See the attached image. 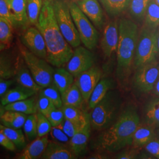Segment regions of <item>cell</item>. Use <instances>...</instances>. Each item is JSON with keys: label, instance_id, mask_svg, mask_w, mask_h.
I'll return each instance as SVG.
<instances>
[{"label": "cell", "instance_id": "1", "mask_svg": "<svg viewBox=\"0 0 159 159\" xmlns=\"http://www.w3.org/2000/svg\"><path fill=\"white\" fill-rule=\"evenodd\" d=\"M35 27L43 34L46 42V60L53 67H63L73 56L74 50L64 39L58 26L52 0L43 1Z\"/></svg>", "mask_w": 159, "mask_h": 159}, {"label": "cell", "instance_id": "2", "mask_svg": "<svg viewBox=\"0 0 159 159\" xmlns=\"http://www.w3.org/2000/svg\"><path fill=\"white\" fill-rule=\"evenodd\" d=\"M140 124L137 108L132 105L126 107L113 124L102 132L98 140L100 147L109 152H115L130 146L133 134Z\"/></svg>", "mask_w": 159, "mask_h": 159}, {"label": "cell", "instance_id": "3", "mask_svg": "<svg viewBox=\"0 0 159 159\" xmlns=\"http://www.w3.org/2000/svg\"><path fill=\"white\" fill-rule=\"evenodd\" d=\"M119 31L116 74L117 79L123 82L130 74L139 39L138 27L132 20L122 18L119 23Z\"/></svg>", "mask_w": 159, "mask_h": 159}, {"label": "cell", "instance_id": "4", "mask_svg": "<svg viewBox=\"0 0 159 159\" xmlns=\"http://www.w3.org/2000/svg\"><path fill=\"white\" fill-rule=\"evenodd\" d=\"M122 99L117 90H110L97 102L90 114L91 128L97 131L106 130L119 116Z\"/></svg>", "mask_w": 159, "mask_h": 159}, {"label": "cell", "instance_id": "5", "mask_svg": "<svg viewBox=\"0 0 159 159\" xmlns=\"http://www.w3.org/2000/svg\"><path fill=\"white\" fill-rule=\"evenodd\" d=\"M20 51L24 62L32 74L35 82L42 88L52 84L54 68L46 59L37 57L24 46H20Z\"/></svg>", "mask_w": 159, "mask_h": 159}, {"label": "cell", "instance_id": "6", "mask_svg": "<svg viewBox=\"0 0 159 159\" xmlns=\"http://www.w3.org/2000/svg\"><path fill=\"white\" fill-rule=\"evenodd\" d=\"M68 5L81 43L89 50L94 49L98 45L99 40L98 32L96 27L81 10L76 2L70 1Z\"/></svg>", "mask_w": 159, "mask_h": 159}, {"label": "cell", "instance_id": "7", "mask_svg": "<svg viewBox=\"0 0 159 159\" xmlns=\"http://www.w3.org/2000/svg\"><path fill=\"white\" fill-rule=\"evenodd\" d=\"M52 6L58 26L64 39L73 48L78 47L81 41L68 4L61 0H55L52 1Z\"/></svg>", "mask_w": 159, "mask_h": 159}, {"label": "cell", "instance_id": "8", "mask_svg": "<svg viewBox=\"0 0 159 159\" xmlns=\"http://www.w3.org/2000/svg\"><path fill=\"white\" fill-rule=\"evenodd\" d=\"M157 53L156 32L147 27L143 29L139 37L134 54L135 67L155 61Z\"/></svg>", "mask_w": 159, "mask_h": 159}, {"label": "cell", "instance_id": "9", "mask_svg": "<svg viewBox=\"0 0 159 159\" xmlns=\"http://www.w3.org/2000/svg\"><path fill=\"white\" fill-rule=\"evenodd\" d=\"M159 77V62L155 60L136 68L133 80L134 86L140 93L147 94L153 91Z\"/></svg>", "mask_w": 159, "mask_h": 159}, {"label": "cell", "instance_id": "10", "mask_svg": "<svg viewBox=\"0 0 159 159\" xmlns=\"http://www.w3.org/2000/svg\"><path fill=\"white\" fill-rule=\"evenodd\" d=\"M94 57L90 50L79 46L74 50L73 56L66 63V69L74 77L94 66Z\"/></svg>", "mask_w": 159, "mask_h": 159}, {"label": "cell", "instance_id": "11", "mask_svg": "<svg viewBox=\"0 0 159 159\" xmlns=\"http://www.w3.org/2000/svg\"><path fill=\"white\" fill-rule=\"evenodd\" d=\"M23 45L37 57L47 58V48L44 37L35 26L25 30L21 37Z\"/></svg>", "mask_w": 159, "mask_h": 159}, {"label": "cell", "instance_id": "12", "mask_svg": "<svg viewBox=\"0 0 159 159\" xmlns=\"http://www.w3.org/2000/svg\"><path fill=\"white\" fill-rule=\"evenodd\" d=\"M102 72L97 67L93 66L76 77L75 84L81 91L84 101H89L96 85L101 80Z\"/></svg>", "mask_w": 159, "mask_h": 159}, {"label": "cell", "instance_id": "13", "mask_svg": "<svg viewBox=\"0 0 159 159\" xmlns=\"http://www.w3.org/2000/svg\"><path fill=\"white\" fill-rule=\"evenodd\" d=\"M119 40V23L116 21L108 22L103 28L100 44L102 52L106 57L110 58L117 51Z\"/></svg>", "mask_w": 159, "mask_h": 159}, {"label": "cell", "instance_id": "14", "mask_svg": "<svg viewBox=\"0 0 159 159\" xmlns=\"http://www.w3.org/2000/svg\"><path fill=\"white\" fill-rule=\"evenodd\" d=\"M76 3L96 29H103L105 16L98 0H78Z\"/></svg>", "mask_w": 159, "mask_h": 159}, {"label": "cell", "instance_id": "15", "mask_svg": "<svg viewBox=\"0 0 159 159\" xmlns=\"http://www.w3.org/2000/svg\"><path fill=\"white\" fill-rule=\"evenodd\" d=\"M49 141L48 135L37 137L28 145H26L22 152L17 154L15 158L17 159H40L44 153Z\"/></svg>", "mask_w": 159, "mask_h": 159}, {"label": "cell", "instance_id": "16", "mask_svg": "<svg viewBox=\"0 0 159 159\" xmlns=\"http://www.w3.org/2000/svg\"><path fill=\"white\" fill-rule=\"evenodd\" d=\"M77 156L67 144L55 141H49L41 159H73Z\"/></svg>", "mask_w": 159, "mask_h": 159}, {"label": "cell", "instance_id": "17", "mask_svg": "<svg viewBox=\"0 0 159 159\" xmlns=\"http://www.w3.org/2000/svg\"><path fill=\"white\" fill-rule=\"evenodd\" d=\"M90 120L84 126L70 138L68 146L76 156L83 153L86 148L91 133Z\"/></svg>", "mask_w": 159, "mask_h": 159}, {"label": "cell", "instance_id": "18", "mask_svg": "<svg viewBox=\"0 0 159 159\" xmlns=\"http://www.w3.org/2000/svg\"><path fill=\"white\" fill-rule=\"evenodd\" d=\"M36 93L35 91L31 90L21 85L9 89L1 97V104L5 106L12 102L20 101L33 96Z\"/></svg>", "mask_w": 159, "mask_h": 159}, {"label": "cell", "instance_id": "19", "mask_svg": "<svg viewBox=\"0 0 159 159\" xmlns=\"http://www.w3.org/2000/svg\"><path fill=\"white\" fill-rule=\"evenodd\" d=\"M15 79L19 85L35 91L36 93L39 92L42 89L34 80L25 64H23L22 63H19L16 74L15 75Z\"/></svg>", "mask_w": 159, "mask_h": 159}, {"label": "cell", "instance_id": "20", "mask_svg": "<svg viewBox=\"0 0 159 159\" xmlns=\"http://www.w3.org/2000/svg\"><path fill=\"white\" fill-rule=\"evenodd\" d=\"M20 61L9 54L0 52V78L10 79L15 77Z\"/></svg>", "mask_w": 159, "mask_h": 159}, {"label": "cell", "instance_id": "21", "mask_svg": "<svg viewBox=\"0 0 159 159\" xmlns=\"http://www.w3.org/2000/svg\"><path fill=\"white\" fill-rule=\"evenodd\" d=\"M115 81L111 79H102L96 85L89 100L90 108H93L110 90L115 87Z\"/></svg>", "mask_w": 159, "mask_h": 159}, {"label": "cell", "instance_id": "22", "mask_svg": "<svg viewBox=\"0 0 159 159\" xmlns=\"http://www.w3.org/2000/svg\"><path fill=\"white\" fill-rule=\"evenodd\" d=\"M144 123L156 129L159 127V97L150 99L144 108Z\"/></svg>", "mask_w": 159, "mask_h": 159}, {"label": "cell", "instance_id": "23", "mask_svg": "<svg viewBox=\"0 0 159 159\" xmlns=\"http://www.w3.org/2000/svg\"><path fill=\"white\" fill-rule=\"evenodd\" d=\"M10 10L16 23V27L26 28L29 25L27 14L26 0H12Z\"/></svg>", "mask_w": 159, "mask_h": 159}, {"label": "cell", "instance_id": "24", "mask_svg": "<svg viewBox=\"0 0 159 159\" xmlns=\"http://www.w3.org/2000/svg\"><path fill=\"white\" fill-rule=\"evenodd\" d=\"M155 129L146 123L138 126L133 136L132 145L135 148L144 147L154 137L156 136Z\"/></svg>", "mask_w": 159, "mask_h": 159}, {"label": "cell", "instance_id": "25", "mask_svg": "<svg viewBox=\"0 0 159 159\" xmlns=\"http://www.w3.org/2000/svg\"><path fill=\"white\" fill-rule=\"evenodd\" d=\"M74 78L66 68L57 67L54 71L52 84L62 94L74 83Z\"/></svg>", "mask_w": 159, "mask_h": 159}, {"label": "cell", "instance_id": "26", "mask_svg": "<svg viewBox=\"0 0 159 159\" xmlns=\"http://www.w3.org/2000/svg\"><path fill=\"white\" fill-rule=\"evenodd\" d=\"M61 96L64 106L81 108L84 101L79 87L75 82L68 89L61 94Z\"/></svg>", "mask_w": 159, "mask_h": 159}, {"label": "cell", "instance_id": "27", "mask_svg": "<svg viewBox=\"0 0 159 159\" xmlns=\"http://www.w3.org/2000/svg\"><path fill=\"white\" fill-rule=\"evenodd\" d=\"M6 110L16 111L18 112L30 115L38 112L37 107V101L34 97L12 102L4 106Z\"/></svg>", "mask_w": 159, "mask_h": 159}, {"label": "cell", "instance_id": "28", "mask_svg": "<svg viewBox=\"0 0 159 159\" xmlns=\"http://www.w3.org/2000/svg\"><path fill=\"white\" fill-rule=\"evenodd\" d=\"M27 116L16 111L6 110L0 121L2 125L6 127L20 129L23 127Z\"/></svg>", "mask_w": 159, "mask_h": 159}, {"label": "cell", "instance_id": "29", "mask_svg": "<svg viewBox=\"0 0 159 159\" xmlns=\"http://www.w3.org/2000/svg\"><path fill=\"white\" fill-rule=\"evenodd\" d=\"M109 16L116 17L125 11L131 0H99Z\"/></svg>", "mask_w": 159, "mask_h": 159}, {"label": "cell", "instance_id": "30", "mask_svg": "<svg viewBox=\"0 0 159 159\" xmlns=\"http://www.w3.org/2000/svg\"><path fill=\"white\" fill-rule=\"evenodd\" d=\"M145 24L147 28L155 30L159 25V5L154 0H151L148 6L146 15Z\"/></svg>", "mask_w": 159, "mask_h": 159}, {"label": "cell", "instance_id": "31", "mask_svg": "<svg viewBox=\"0 0 159 159\" xmlns=\"http://www.w3.org/2000/svg\"><path fill=\"white\" fill-rule=\"evenodd\" d=\"M0 131L8 137V138L15 144L16 148L22 149L26 146L27 144L25 136L21 129H12L0 125Z\"/></svg>", "mask_w": 159, "mask_h": 159}, {"label": "cell", "instance_id": "32", "mask_svg": "<svg viewBox=\"0 0 159 159\" xmlns=\"http://www.w3.org/2000/svg\"><path fill=\"white\" fill-rule=\"evenodd\" d=\"M151 0H131L129 12L131 17L136 21H142L144 18L148 6Z\"/></svg>", "mask_w": 159, "mask_h": 159}, {"label": "cell", "instance_id": "33", "mask_svg": "<svg viewBox=\"0 0 159 159\" xmlns=\"http://www.w3.org/2000/svg\"><path fill=\"white\" fill-rule=\"evenodd\" d=\"M61 108L66 119L80 123H85L90 120V114L83 111L80 108L63 105Z\"/></svg>", "mask_w": 159, "mask_h": 159}, {"label": "cell", "instance_id": "34", "mask_svg": "<svg viewBox=\"0 0 159 159\" xmlns=\"http://www.w3.org/2000/svg\"><path fill=\"white\" fill-rule=\"evenodd\" d=\"M43 4V0H26L27 14L30 24L36 26Z\"/></svg>", "mask_w": 159, "mask_h": 159}, {"label": "cell", "instance_id": "35", "mask_svg": "<svg viewBox=\"0 0 159 159\" xmlns=\"http://www.w3.org/2000/svg\"><path fill=\"white\" fill-rule=\"evenodd\" d=\"M23 129L25 136L29 142H32L38 137L37 114L27 116Z\"/></svg>", "mask_w": 159, "mask_h": 159}, {"label": "cell", "instance_id": "36", "mask_svg": "<svg viewBox=\"0 0 159 159\" xmlns=\"http://www.w3.org/2000/svg\"><path fill=\"white\" fill-rule=\"evenodd\" d=\"M13 26L7 19L0 17V43L7 47L12 40Z\"/></svg>", "mask_w": 159, "mask_h": 159}, {"label": "cell", "instance_id": "37", "mask_svg": "<svg viewBox=\"0 0 159 159\" xmlns=\"http://www.w3.org/2000/svg\"><path fill=\"white\" fill-rule=\"evenodd\" d=\"M39 93L47 97L54 104L56 107H62L63 104L61 93L52 84L45 88H42Z\"/></svg>", "mask_w": 159, "mask_h": 159}, {"label": "cell", "instance_id": "38", "mask_svg": "<svg viewBox=\"0 0 159 159\" xmlns=\"http://www.w3.org/2000/svg\"><path fill=\"white\" fill-rule=\"evenodd\" d=\"M90 120H88L85 123H80L74 122L65 119L62 124H61L58 126L70 138H71L76 133H77L80 130H81L85 124Z\"/></svg>", "mask_w": 159, "mask_h": 159}, {"label": "cell", "instance_id": "39", "mask_svg": "<svg viewBox=\"0 0 159 159\" xmlns=\"http://www.w3.org/2000/svg\"><path fill=\"white\" fill-rule=\"evenodd\" d=\"M36 114L37 119L38 137H43L48 135L52 129V125L50 122L45 115L39 111Z\"/></svg>", "mask_w": 159, "mask_h": 159}, {"label": "cell", "instance_id": "40", "mask_svg": "<svg viewBox=\"0 0 159 159\" xmlns=\"http://www.w3.org/2000/svg\"><path fill=\"white\" fill-rule=\"evenodd\" d=\"M37 107L38 111L47 116L51 111L54 109L56 106L46 96L39 93L38 99L37 100Z\"/></svg>", "mask_w": 159, "mask_h": 159}, {"label": "cell", "instance_id": "41", "mask_svg": "<svg viewBox=\"0 0 159 159\" xmlns=\"http://www.w3.org/2000/svg\"><path fill=\"white\" fill-rule=\"evenodd\" d=\"M46 117L50 122L52 127H57L60 125L65 119L61 107H56L53 109Z\"/></svg>", "mask_w": 159, "mask_h": 159}, {"label": "cell", "instance_id": "42", "mask_svg": "<svg viewBox=\"0 0 159 159\" xmlns=\"http://www.w3.org/2000/svg\"><path fill=\"white\" fill-rule=\"evenodd\" d=\"M0 17L7 19L14 27H16V23L12 17L10 4L8 0H0Z\"/></svg>", "mask_w": 159, "mask_h": 159}, {"label": "cell", "instance_id": "43", "mask_svg": "<svg viewBox=\"0 0 159 159\" xmlns=\"http://www.w3.org/2000/svg\"><path fill=\"white\" fill-rule=\"evenodd\" d=\"M50 134L54 141L65 144H68L70 138L63 131L59 126L52 127Z\"/></svg>", "mask_w": 159, "mask_h": 159}, {"label": "cell", "instance_id": "44", "mask_svg": "<svg viewBox=\"0 0 159 159\" xmlns=\"http://www.w3.org/2000/svg\"><path fill=\"white\" fill-rule=\"evenodd\" d=\"M144 148L148 153L159 159V139L156 136L148 143Z\"/></svg>", "mask_w": 159, "mask_h": 159}, {"label": "cell", "instance_id": "45", "mask_svg": "<svg viewBox=\"0 0 159 159\" xmlns=\"http://www.w3.org/2000/svg\"><path fill=\"white\" fill-rule=\"evenodd\" d=\"M0 145L11 152L16 151L17 148L15 144L1 131H0Z\"/></svg>", "mask_w": 159, "mask_h": 159}, {"label": "cell", "instance_id": "46", "mask_svg": "<svg viewBox=\"0 0 159 159\" xmlns=\"http://www.w3.org/2000/svg\"><path fill=\"white\" fill-rule=\"evenodd\" d=\"M13 81L11 80L0 78V97L2 96L12 85Z\"/></svg>", "mask_w": 159, "mask_h": 159}, {"label": "cell", "instance_id": "47", "mask_svg": "<svg viewBox=\"0 0 159 159\" xmlns=\"http://www.w3.org/2000/svg\"><path fill=\"white\" fill-rule=\"evenodd\" d=\"M134 156L135 153L133 150H126L118 154L116 156V158L120 159H134Z\"/></svg>", "mask_w": 159, "mask_h": 159}, {"label": "cell", "instance_id": "48", "mask_svg": "<svg viewBox=\"0 0 159 159\" xmlns=\"http://www.w3.org/2000/svg\"><path fill=\"white\" fill-rule=\"evenodd\" d=\"M154 93L157 95V96L159 97V77L158 80H157L154 87L153 90Z\"/></svg>", "mask_w": 159, "mask_h": 159}, {"label": "cell", "instance_id": "49", "mask_svg": "<svg viewBox=\"0 0 159 159\" xmlns=\"http://www.w3.org/2000/svg\"><path fill=\"white\" fill-rule=\"evenodd\" d=\"M5 112H6V109L4 108V106H3L2 105H0V120Z\"/></svg>", "mask_w": 159, "mask_h": 159}, {"label": "cell", "instance_id": "50", "mask_svg": "<svg viewBox=\"0 0 159 159\" xmlns=\"http://www.w3.org/2000/svg\"><path fill=\"white\" fill-rule=\"evenodd\" d=\"M156 40H157V46L158 49V52L159 53V29L156 32Z\"/></svg>", "mask_w": 159, "mask_h": 159}, {"label": "cell", "instance_id": "51", "mask_svg": "<svg viewBox=\"0 0 159 159\" xmlns=\"http://www.w3.org/2000/svg\"><path fill=\"white\" fill-rule=\"evenodd\" d=\"M7 47V46H6V45L1 43H0V52L4 50Z\"/></svg>", "mask_w": 159, "mask_h": 159}, {"label": "cell", "instance_id": "52", "mask_svg": "<svg viewBox=\"0 0 159 159\" xmlns=\"http://www.w3.org/2000/svg\"><path fill=\"white\" fill-rule=\"evenodd\" d=\"M157 134H158V136H159V127L157 129Z\"/></svg>", "mask_w": 159, "mask_h": 159}, {"label": "cell", "instance_id": "53", "mask_svg": "<svg viewBox=\"0 0 159 159\" xmlns=\"http://www.w3.org/2000/svg\"><path fill=\"white\" fill-rule=\"evenodd\" d=\"M154 1L156 2V3H157L159 5V0H154Z\"/></svg>", "mask_w": 159, "mask_h": 159}, {"label": "cell", "instance_id": "54", "mask_svg": "<svg viewBox=\"0 0 159 159\" xmlns=\"http://www.w3.org/2000/svg\"><path fill=\"white\" fill-rule=\"evenodd\" d=\"M8 1H9V2H10H10H11L12 0H8Z\"/></svg>", "mask_w": 159, "mask_h": 159}, {"label": "cell", "instance_id": "55", "mask_svg": "<svg viewBox=\"0 0 159 159\" xmlns=\"http://www.w3.org/2000/svg\"><path fill=\"white\" fill-rule=\"evenodd\" d=\"M0 105H2V104H1V103H0Z\"/></svg>", "mask_w": 159, "mask_h": 159}, {"label": "cell", "instance_id": "56", "mask_svg": "<svg viewBox=\"0 0 159 159\" xmlns=\"http://www.w3.org/2000/svg\"></svg>", "mask_w": 159, "mask_h": 159}]
</instances>
